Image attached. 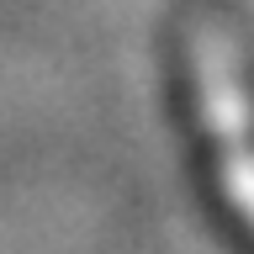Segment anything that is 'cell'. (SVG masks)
I'll return each mask as SVG.
<instances>
[{"instance_id": "6da1fadb", "label": "cell", "mask_w": 254, "mask_h": 254, "mask_svg": "<svg viewBox=\"0 0 254 254\" xmlns=\"http://www.w3.org/2000/svg\"><path fill=\"white\" fill-rule=\"evenodd\" d=\"M175 106L217 228L254 254V16L244 0H170Z\"/></svg>"}]
</instances>
